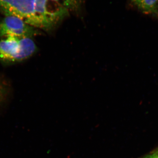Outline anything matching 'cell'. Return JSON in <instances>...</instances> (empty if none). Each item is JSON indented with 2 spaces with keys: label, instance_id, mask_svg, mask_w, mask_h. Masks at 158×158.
Wrapping results in <instances>:
<instances>
[{
  "label": "cell",
  "instance_id": "6da1fadb",
  "mask_svg": "<svg viewBox=\"0 0 158 158\" xmlns=\"http://www.w3.org/2000/svg\"><path fill=\"white\" fill-rule=\"evenodd\" d=\"M34 12L37 28L48 32L55 30L69 14L68 9L52 0H35Z\"/></svg>",
  "mask_w": 158,
  "mask_h": 158
},
{
  "label": "cell",
  "instance_id": "7a4b0ae2",
  "mask_svg": "<svg viewBox=\"0 0 158 158\" xmlns=\"http://www.w3.org/2000/svg\"><path fill=\"white\" fill-rule=\"evenodd\" d=\"M37 50L32 38L9 36L0 40V60L3 62H20L28 59Z\"/></svg>",
  "mask_w": 158,
  "mask_h": 158
},
{
  "label": "cell",
  "instance_id": "3957f363",
  "mask_svg": "<svg viewBox=\"0 0 158 158\" xmlns=\"http://www.w3.org/2000/svg\"><path fill=\"white\" fill-rule=\"evenodd\" d=\"M34 6L35 0H0V12L5 16L18 18L37 28Z\"/></svg>",
  "mask_w": 158,
  "mask_h": 158
},
{
  "label": "cell",
  "instance_id": "277c9868",
  "mask_svg": "<svg viewBox=\"0 0 158 158\" xmlns=\"http://www.w3.org/2000/svg\"><path fill=\"white\" fill-rule=\"evenodd\" d=\"M39 31L22 20L12 16H5L0 21V37L9 36L32 38L40 34Z\"/></svg>",
  "mask_w": 158,
  "mask_h": 158
},
{
  "label": "cell",
  "instance_id": "5b68a950",
  "mask_svg": "<svg viewBox=\"0 0 158 158\" xmlns=\"http://www.w3.org/2000/svg\"><path fill=\"white\" fill-rule=\"evenodd\" d=\"M142 13L158 16V0H131Z\"/></svg>",
  "mask_w": 158,
  "mask_h": 158
},
{
  "label": "cell",
  "instance_id": "8992f818",
  "mask_svg": "<svg viewBox=\"0 0 158 158\" xmlns=\"http://www.w3.org/2000/svg\"><path fill=\"white\" fill-rule=\"evenodd\" d=\"M64 6L69 11L79 13L82 9L84 0H52Z\"/></svg>",
  "mask_w": 158,
  "mask_h": 158
},
{
  "label": "cell",
  "instance_id": "52a82bcc",
  "mask_svg": "<svg viewBox=\"0 0 158 158\" xmlns=\"http://www.w3.org/2000/svg\"><path fill=\"white\" fill-rule=\"evenodd\" d=\"M7 85L2 79H0V106L2 104L7 95Z\"/></svg>",
  "mask_w": 158,
  "mask_h": 158
},
{
  "label": "cell",
  "instance_id": "ba28073f",
  "mask_svg": "<svg viewBox=\"0 0 158 158\" xmlns=\"http://www.w3.org/2000/svg\"><path fill=\"white\" fill-rule=\"evenodd\" d=\"M141 158H158V148L153 151Z\"/></svg>",
  "mask_w": 158,
  "mask_h": 158
}]
</instances>
